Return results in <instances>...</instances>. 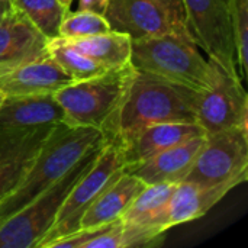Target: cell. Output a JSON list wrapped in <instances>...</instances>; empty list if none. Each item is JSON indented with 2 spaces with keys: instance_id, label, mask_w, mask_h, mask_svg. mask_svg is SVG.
I'll use <instances>...</instances> for the list:
<instances>
[{
  "instance_id": "obj_1",
  "label": "cell",
  "mask_w": 248,
  "mask_h": 248,
  "mask_svg": "<svg viewBox=\"0 0 248 248\" xmlns=\"http://www.w3.org/2000/svg\"><path fill=\"white\" fill-rule=\"evenodd\" d=\"M192 92L158 76L134 68L119 106L103 134L119 147L150 125L161 122H196Z\"/></svg>"
},
{
  "instance_id": "obj_2",
  "label": "cell",
  "mask_w": 248,
  "mask_h": 248,
  "mask_svg": "<svg viewBox=\"0 0 248 248\" xmlns=\"http://www.w3.org/2000/svg\"><path fill=\"white\" fill-rule=\"evenodd\" d=\"M105 141V134L99 128L55 125L19 185L0 202V224L55 183L89 151Z\"/></svg>"
},
{
  "instance_id": "obj_3",
  "label": "cell",
  "mask_w": 248,
  "mask_h": 248,
  "mask_svg": "<svg viewBox=\"0 0 248 248\" xmlns=\"http://www.w3.org/2000/svg\"><path fill=\"white\" fill-rule=\"evenodd\" d=\"M131 65L193 92L212 87L225 71L205 58L190 38L179 33L132 39Z\"/></svg>"
},
{
  "instance_id": "obj_4",
  "label": "cell",
  "mask_w": 248,
  "mask_h": 248,
  "mask_svg": "<svg viewBox=\"0 0 248 248\" xmlns=\"http://www.w3.org/2000/svg\"><path fill=\"white\" fill-rule=\"evenodd\" d=\"M102 145L89 151L55 183L0 224V248L39 247L52 227L65 198L78 179L90 169Z\"/></svg>"
},
{
  "instance_id": "obj_5",
  "label": "cell",
  "mask_w": 248,
  "mask_h": 248,
  "mask_svg": "<svg viewBox=\"0 0 248 248\" xmlns=\"http://www.w3.org/2000/svg\"><path fill=\"white\" fill-rule=\"evenodd\" d=\"M134 67L108 70L103 74L73 81L54 93L68 126H92L105 131L132 77Z\"/></svg>"
},
{
  "instance_id": "obj_6",
  "label": "cell",
  "mask_w": 248,
  "mask_h": 248,
  "mask_svg": "<svg viewBox=\"0 0 248 248\" xmlns=\"http://www.w3.org/2000/svg\"><path fill=\"white\" fill-rule=\"evenodd\" d=\"M125 160L121 147L115 141H105L90 169L78 179L65 198L52 227L38 248H48L55 240L80 230V219L94 199L122 173Z\"/></svg>"
},
{
  "instance_id": "obj_7",
  "label": "cell",
  "mask_w": 248,
  "mask_h": 248,
  "mask_svg": "<svg viewBox=\"0 0 248 248\" xmlns=\"http://www.w3.org/2000/svg\"><path fill=\"white\" fill-rule=\"evenodd\" d=\"M247 179L248 129L230 128L206 134V142L185 182L215 186L225 182L243 185Z\"/></svg>"
},
{
  "instance_id": "obj_8",
  "label": "cell",
  "mask_w": 248,
  "mask_h": 248,
  "mask_svg": "<svg viewBox=\"0 0 248 248\" xmlns=\"http://www.w3.org/2000/svg\"><path fill=\"white\" fill-rule=\"evenodd\" d=\"M190 39L225 71L238 74L228 0H182Z\"/></svg>"
},
{
  "instance_id": "obj_9",
  "label": "cell",
  "mask_w": 248,
  "mask_h": 248,
  "mask_svg": "<svg viewBox=\"0 0 248 248\" xmlns=\"http://www.w3.org/2000/svg\"><path fill=\"white\" fill-rule=\"evenodd\" d=\"M195 121L206 134L230 128L247 129L248 96L238 74L224 71L209 89L192 92Z\"/></svg>"
},
{
  "instance_id": "obj_10",
  "label": "cell",
  "mask_w": 248,
  "mask_h": 248,
  "mask_svg": "<svg viewBox=\"0 0 248 248\" xmlns=\"http://www.w3.org/2000/svg\"><path fill=\"white\" fill-rule=\"evenodd\" d=\"M103 16L112 31L122 32L131 39L164 33L190 38L161 0H109Z\"/></svg>"
},
{
  "instance_id": "obj_11",
  "label": "cell",
  "mask_w": 248,
  "mask_h": 248,
  "mask_svg": "<svg viewBox=\"0 0 248 248\" xmlns=\"http://www.w3.org/2000/svg\"><path fill=\"white\" fill-rule=\"evenodd\" d=\"M55 125L58 124L29 128L0 126V202L19 185Z\"/></svg>"
},
{
  "instance_id": "obj_12",
  "label": "cell",
  "mask_w": 248,
  "mask_h": 248,
  "mask_svg": "<svg viewBox=\"0 0 248 248\" xmlns=\"http://www.w3.org/2000/svg\"><path fill=\"white\" fill-rule=\"evenodd\" d=\"M74 80L51 58L48 52L0 71V94L3 97L54 94Z\"/></svg>"
},
{
  "instance_id": "obj_13",
  "label": "cell",
  "mask_w": 248,
  "mask_h": 248,
  "mask_svg": "<svg viewBox=\"0 0 248 248\" xmlns=\"http://www.w3.org/2000/svg\"><path fill=\"white\" fill-rule=\"evenodd\" d=\"M205 142L206 135L196 137L141 163L126 166L125 171L138 177L144 185H179L187 177Z\"/></svg>"
},
{
  "instance_id": "obj_14",
  "label": "cell",
  "mask_w": 248,
  "mask_h": 248,
  "mask_svg": "<svg viewBox=\"0 0 248 248\" xmlns=\"http://www.w3.org/2000/svg\"><path fill=\"white\" fill-rule=\"evenodd\" d=\"M48 39L13 6L0 19V71L46 52Z\"/></svg>"
},
{
  "instance_id": "obj_15",
  "label": "cell",
  "mask_w": 248,
  "mask_h": 248,
  "mask_svg": "<svg viewBox=\"0 0 248 248\" xmlns=\"http://www.w3.org/2000/svg\"><path fill=\"white\" fill-rule=\"evenodd\" d=\"M201 135H206V132L198 122H161L150 125L121 145L125 167L141 163Z\"/></svg>"
},
{
  "instance_id": "obj_16",
  "label": "cell",
  "mask_w": 248,
  "mask_h": 248,
  "mask_svg": "<svg viewBox=\"0 0 248 248\" xmlns=\"http://www.w3.org/2000/svg\"><path fill=\"white\" fill-rule=\"evenodd\" d=\"M237 186H240L238 182H225L215 186H201L190 182L176 185L169 202V228L202 218Z\"/></svg>"
},
{
  "instance_id": "obj_17",
  "label": "cell",
  "mask_w": 248,
  "mask_h": 248,
  "mask_svg": "<svg viewBox=\"0 0 248 248\" xmlns=\"http://www.w3.org/2000/svg\"><path fill=\"white\" fill-rule=\"evenodd\" d=\"M144 186L138 177L124 171L87 208L80 219V230H94L121 219Z\"/></svg>"
},
{
  "instance_id": "obj_18",
  "label": "cell",
  "mask_w": 248,
  "mask_h": 248,
  "mask_svg": "<svg viewBox=\"0 0 248 248\" xmlns=\"http://www.w3.org/2000/svg\"><path fill=\"white\" fill-rule=\"evenodd\" d=\"M64 124V110L54 94L3 97L0 103V126L29 128Z\"/></svg>"
},
{
  "instance_id": "obj_19",
  "label": "cell",
  "mask_w": 248,
  "mask_h": 248,
  "mask_svg": "<svg viewBox=\"0 0 248 248\" xmlns=\"http://www.w3.org/2000/svg\"><path fill=\"white\" fill-rule=\"evenodd\" d=\"M176 185L157 183L145 185L135 196L129 208L122 215L121 221L131 225L155 228L166 232L169 228V202Z\"/></svg>"
},
{
  "instance_id": "obj_20",
  "label": "cell",
  "mask_w": 248,
  "mask_h": 248,
  "mask_svg": "<svg viewBox=\"0 0 248 248\" xmlns=\"http://www.w3.org/2000/svg\"><path fill=\"white\" fill-rule=\"evenodd\" d=\"M65 41L108 70H118L131 65L132 39L122 32L110 29L93 36Z\"/></svg>"
},
{
  "instance_id": "obj_21",
  "label": "cell",
  "mask_w": 248,
  "mask_h": 248,
  "mask_svg": "<svg viewBox=\"0 0 248 248\" xmlns=\"http://www.w3.org/2000/svg\"><path fill=\"white\" fill-rule=\"evenodd\" d=\"M10 3L48 41L58 36L60 25L70 10L61 0H10Z\"/></svg>"
},
{
  "instance_id": "obj_22",
  "label": "cell",
  "mask_w": 248,
  "mask_h": 248,
  "mask_svg": "<svg viewBox=\"0 0 248 248\" xmlns=\"http://www.w3.org/2000/svg\"><path fill=\"white\" fill-rule=\"evenodd\" d=\"M46 52L74 81L99 76L108 71V68L93 61L60 36L48 41Z\"/></svg>"
},
{
  "instance_id": "obj_23",
  "label": "cell",
  "mask_w": 248,
  "mask_h": 248,
  "mask_svg": "<svg viewBox=\"0 0 248 248\" xmlns=\"http://www.w3.org/2000/svg\"><path fill=\"white\" fill-rule=\"evenodd\" d=\"M108 31H110V26L103 15L77 9L76 12H67L60 25L58 36L62 39H78Z\"/></svg>"
},
{
  "instance_id": "obj_24",
  "label": "cell",
  "mask_w": 248,
  "mask_h": 248,
  "mask_svg": "<svg viewBox=\"0 0 248 248\" xmlns=\"http://www.w3.org/2000/svg\"><path fill=\"white\" fill-rule=\"evenodd\" d=\"M228 9L235 41L237 71L244 80L248 73V0H228Z\"/></svg>"
},
{
  "instance_id": "obj_25",
  "label": "cell",
  "mask_w": 248,
  "mask_h": 248,
  "mask_svg": "<svg viewBox=\"0 0 248 248\" xmlns=\"http://www.w3.org/2000/svg\"><path fill=\"white\" fill-rule=\"evenodd\" d=\"M161 1L171 12V15L177 20V23L187 32V29H186V20H185V9H183L182 0H161Z\"/></svg>"
},
{
  "instance_id": "obj_26",
  "label": "cell",
  "mask_w": 248,
  "mask_h": 248,
  "mask_svg": "<svg viewBox=\"0 0 248 248\" xmlns=\"http://www.w3.org/2000/svg\"><path fill=\"white\" fill-rule=\"evenodd\" d=\"M109 0H78V10H90L99 15H105Z\"/></svg>"
},
{
  "instance_id": "obj_27",
  "label": "cell",
  "mask_w": 248,
  "mask_h": 248,
  "mask_svg": "<svg viewBox=\"0 0 248 248\" xmlns=\"http://www.w3.org/2000/svg\"><path fill=\"white\" fill-rule=\"evenodd\" d=\"M12 7L10 0H0V19L6 15V12Z\"/></svg>"
},
{
  "instance_id": "obj_28",
  "label": "cell",
  "mask_w": 248,
  "mask_h": 248,
  "mask_svg": "<svg viewBox=\"0 0 248 248\" xmlns=\"http://www.w3.org/2000/svg\"><path fill=\"white\" fill-rule=\"evenodd\" d=\"M62 1V4L67 7V9H70L71 7V4H73V0H61Z\"/></svg>"
},
{
  "instance_id": "obj_29",
  "label": "cell",
  "mask_w": 248,
  "mask_h": 248,
  "mask_svg": "<svg viewBox=\"0 0 248 248\" xmlns=\"http://www.w3.org/2000/svg\"><path fill=\"white\" fill-rule=\"evenodd\" d=\"M1 100H3V96L0 94V103H1Z\"/></svg>"
}]
</instances>
